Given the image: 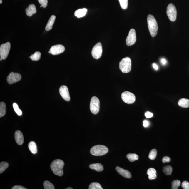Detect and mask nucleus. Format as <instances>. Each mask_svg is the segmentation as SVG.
Here are the masks:
<instances>
[{
  "mask_svg": "<svg viewBox=\"0 0 189 189\" xmlns=\"http://www.w3.org/2000/svg\"><path fill=\"white\" fill-rule=\"evenodd\" d=\"M121 98L125 103L128 104H133L136 100L135 95L128 91H126L123 93L121 95Z\"/></svg>",
  "mask_w": 189,
  "mask_h": 189,
  "instance_id": "7",
  "label": "nucleus"
},
{
  "mask_svg": "<svg viewBox=\"0 0 189 189\" xmlns=\"http://www.w3.org/2000/svg\"><path fill=\"white\" fill-rule=\"evenodd\" d=\"M100 108V102L98 98L96 97H93L91 99L90 104V109L91 112L93 114H97L99 112Z\"/></svg>",
  "mask_w": 189,
  "mask_h": 189,
  "instance_id": "5",
  "label": "nucleus"
},
{
  "mask_svg": "<svg viewBox=\"0 0 189 189\" xmlns=\"http://www.w3.org/2000/svg\"><path fill=\"white\" fill-rule=\"evenodd\" d=\"M116 170L117 172L123 177L128 179H130L131 178V174L128 170H124L118 166L116 167Z\"/></svg>",
  "mask_w": 189,
  "mask_h": 189,
  "instance_id": "14",
  "label": "nucleus"
},
{
  "mask_svg": "<svg viewBox=\"0 0 189 189\" xmlns=\"http://www.w3.org/2000/svg\"><path fill=\"white\" fill-rule=\"evenodd\" d=\"M178 104L182 108H189V100L186 98H182L179 101Z\"/></svg>",
  "mask_w": 189,
  "mask_h": 189,
  "instance_id": "21",
  "label": "nucleus"
},
{
  "mask_svg": "<svg viewBox=\"0 0 189 189\" xmlns=\"http://www.w3.org/2000/svg\"><path fill=\"white\" fill-rule=\"evenodd\" d=\"M44 188L45 189H54L55 188L52 183L50 182L46 181L44 182L43 183Z\"/></svg>",
  "mask_w": 189,
  "mask_h": 189,
  "instance_id": "29",
  "label": "nucleus"
},
{
  "mask_svg": "<svg viewBox=\"0 0 189 189\" xmlns=\"http://www.w3.org/2000/svg\"><path fill=\"white\" fill-rule=\"evenodd\" d=\"M41 54L39 52H36L34 53V54L31 55L30 58L33 61H38L41 58Z\"/></svg>",
  "mask_w": 189,
  "mask_h": 189,
  "instance_id": "26",
  "label": "nucleus"
},
{
  "mask_svg": "<svg viewBox=\"0 0 189 189\" xmlns=\"http://www.w3.org/2000/svg\"><path fill=\"white\" fill-rule=\"evenodd\" d=\"M64 163L61 160L56 159L53 161L51 165V170L55 175L61 177L63 174Z\"/></svg>",
  "mask_w": 189,
  "mask_h": 189,
  "instance_id": "1",
  "label": "nucleus"
},
{
  "mask_svg": "<svg viewBox=\"0 0 189 189\" xmlns=\"http://www.w3.org/2000/svg\"><path fill=\"white\" fill-rule=\"evenodd\" d=\"M89 189H103L100 183H98L93 182L91 183L89 187Z\"/></svg>",
  "mask_w": 189,
  "mask_h": 189,
  "instance_id": "27",
  "label": "nucleus"
},
{
  "mask_svg": "<svg viewBox=\"0 0 189 189\" xmlns=\"http://www.w3.org/2000/svg\"><path fill=\"white\" fill-rule=\"evenodd\" d=\"M66 189H73V188L71 187H68V188H66Z\"/></svg>",
  "mask_w": 189,
  "mask_h": 189,
  "instance_id": "42",
  "label": "nucleus"
},
{
  "mask_svg": "<svg viewBox=\"0 0 189 189\" xmlns=\"http://www.w3.org/2000/svg\"><path fill=\"white\" fill-rule=\"evenodd\" d=\"M147 22L150 34L152 37H155L156 36L158 30L157 21L153 16L149 14L148 16Z\"/></svg>",
  "mask_w": 189,
  "mask_h": 189,
  "instance_id": "2",
  "label": "nucleus"
},
{
  "mask_svg": "<svg viewBox=\"0 0 189 189\" xmlns=\"http://www.w3.org/2000/svg\"><path fill=\"white\" fill-rule=\"evenodd\" d=\"M12 189H26V188H24L21 186H15L13 187Z\"/></svg>",
  "mask_w": 189,
  "mask_h": 189,
  "instance_id": "38",
  "label": "nucleus"
},
{
  "mask_svg": "<svg viewBox=\"0 0 189 189\" xmlns=\"http://www.w3.org/2000/svg\"><path fill=\"white\" fill-rule=\"evenodd\" d=\"M172 189H178L181 185L180 181L178 180H174L172 183Z\"/></svg>",
  "mask_w": 189,
  "mask_h": 189,
  "instance_id": "32",
  "label": "nucleus"
},
{
  "mask_svg": "<svg viewBox=\"0 0 189 189\" xmlns=\"http://www.w3.org/2000/svg\"><path fill=\"white\" fill-rule=\"evenodd\" d=\"M6 112V105L5 103L1 102L0 103V117H2Z\"/></svg>",
  "mask_w": 189,
  "mask_h": 189,
  "instance_id": "23",
  "label": "nucleus"
},
{
  "mask_svg": "<svg viewBox=\"0 0 189 189\" xmlns=\"http://www.w3.org/2000/svg\"><path fill=\"white\" fill-rule=\"evenodd\" d=\"M170 158L167 156L163 157L162 160L163 163H164L166 162H170Z\"/></svg>",
  "mask_w": 189,
  "mask_h": 189,
  "instance_id": "36",
  "label": "nucleus"
},
{
  "mask_svg": "<svg viewBox=\"0 0 189 189\" xmlns=\"http://www.w3.org/2000/svg\"><path fill=\"white\" fill-rule=\"evenodd\" d=\"M136 36L134 29H131L126 40V45L130 46L133 45L136 42Z\"/></svg>",
  "mask_w": 189,
  "mask_h": 189,
  "instance_id": "10",
  "label": "nucleus"
},
{
  "mask_svg": "<svg viewBox=\"0 0 189 189\" xmlns=\"http://www.w3.org/2000/svg\"><path fill=\"white\" fill-rule=\"evenodd\" d=\"M109 151L107 147L102 145H97L93 147L91 150L92 155L96 156H102L106 155Z\"/></svg>",
  "mask_w": 189,
  "mask_h": 189,
  "instance_id": "3",
  "label": "nucleus"
},
{
  "mask_svg": "<svg viewBox=\"0 0 189 189\" xmlns=\"http://www.w3.org/2000/svg\"><path fill=\"white\" fill-rule=\"evenodd\" d=\"M153 68L155 70H158V66L155 63L153 64Z\"/></svg>",
  "mask_w": 189,
  "mask_h": 189,
  "instance_id": "40",
  "label": "nucleus"
},
{
  "mask_svg": "<svg viewBox=\"0 0 189 189\" xmlns=\"http://www.w3.org/2000/svg\"><path fill=\"white\" fill-rule=\"evenodd\" d=\"M21 79V74L12 72L9 75L7 78V80L9 84H12L20 81Z\"/></svg>",
  "mask_w": 189,
  "mask_h": 189,
  "instance_id": "11",
  "label": "nucleus"
},
{
  "mask_svg": "<svg viewBox=\"0 0 189 189\" xmlns=\"http://www.w3.org/2000/svg\"><path fill=\"white\" fill-rule=\"evenodd\" d=\"M29 148L30 151L33 154H36L37 153V146H36L35 142L32 141L29 143Z\"/></svg>",
  "mask_w": 189,
  "mask_h": 189,
  "instance_id": "22",
  "label": "nucleus"
},
{
  "mask_svg": "<svg viewBox=\"0 0 189 189\" xmlns=\"http://www.w3.org/2000/svg\"><path fill=\"white\" fill-rule=\"evenodd\" d=\"M13 106L14 109V111L18 116H21L22 115V112L21 110L19 109V106L18 104L15 103H14L13 104Z\"/></svg>",
  "mask_w": 189,
  "mask_h": 189,
  "instance_id": "31",
  "label": "nucleus"
},
{
  "mask_svg": "<svg viewBox=\"0 0 189 189\" xmlns=\"http://www.w3.org/2000/svg\"><path fill=\"white\" fill-rule=\"evenodd\" d=\"M87 11V9L86 8L79 9L75 12L74 15L77 18H81L86 15Z\"/></svg>",
  "mask_w": 189,
  "mask_h": 189,
  "instance_id": "19",
  "label": "nucleus"
},
{
  "mask_svg": "<svg viewBox=\"0 0 189 189\" xmlns=\"http://www.w3.org/2000/svg\"><path fill=\"white\" fill-rule=\"evenodd\" d=\"M145 115L147 118H150L153 116V114L149 111H148L145 113Z\"/></svg>",
  "mask_w": 189,
  "mask_h": 189,
  "instance_id": "37",
  "label": "nucleus"
},
{
  "mask_svg": "<svg viewBox=\"0 0 189 189\" xmlns=\"http://www.w3.org/2000/svg\"><path fill=\"white\" fill-rule=\"evenodd\" d=\"M157 153V150L155 149H152L151 150L150 152L149 155H148L149 159L151 160H155L156 157Z\"/></svg>",
  "mask_w": 189,
  "mask_h": 189,
  "instance_id": "30",
  "label": "nucleus"
},
{
  "mask_svg": "<svg viewBox=\"0 0 189 189\" xmlns=\"http://www.w3.org/2000/svg\"><path fill=\"white\" fill-rule=\"evenodd\" d=\"M161 63H162L163 65H165L166 63V61L165 59H164V58H163V59L161 60Z\"/></svg>",
  "mask_w": 189,
  "mask_h": 189,
  "instance_id": "41",
  "label": "nucleus"
},
{
  "mask_svg": "<svg viewBox=\"0 0 189 189\" xmlns=\"http://www.w3.org/2000/svg\"><path fill=\"white\" fill-rule=\"evenodd\" d=\"M89 168L92 170L99 172L102 171L104 170L103 166L100 163L91 164L89 165Z\"/></svg>",
  "mask_w": 189,
  "mask_h": 189,
  "instance_id": "18",
  "label": "nucleus"
},
{
  "mask_svg": "<svg viewBox=\"0 0 189 189\" xmlns=\"http://www.w3.org/2000/svg\"><path fill=\"white\" fill-rule=\"evenodd\" d=\"M15 139L16 143L19 145H21L24 142V138L23 134L19 130H17L15 133Z\"/></svg>",
  "mask_w": 189,
  "mask_h": 189,
  "instance_id": "15",
  "label": "nucleus"
},
{
  "mask_svg": "<svg viewBox=\"0 0 189 189\" xmlns=\"http://www.w3.org/2000/svg\"><path fill=\"white\" fill-rule=\"evenodd\" d=\"M121 8L126 10L128 8V0H119Z\"/></svg>",
  "mask_w": 189,
  "mask_h": 189,
  "instance_id": "33",
  "label": "nucleus"
},
{
  "mask_svg": "<svg viewBox=\"0 0 189 189\" xmlns=\"http://www.w3.org/2000/svg\"><path fill=\"white\" fill-rule=\"evenodd\" d=\"M120 69L124 73H129L131 69V61L129 57L125 58L120 62Z\"/></svg>",
  "mask_w": 189,
  "mask_h": 189,
  "instance_id": "4",
  "label": "nucleus"
},
{
  "mask_svg": "<svg viewBox=\"0 0 189 189\" xmlns=\"http://www.w3.org/2000/svg\"><path fill=\"white\" fill-rule=\"evenodd\" d=\"M182 187L184 189H189V183L187 181L183 182L182 184Z\"/></svg>",
  "mask_w": 189,
  "mask_h": 189,
  "instance_id": "35",
  "label": "nucleus"
},
{
  "mask_svg": "<svg viewBox=\"0 0 189 189\" xmlns=\"http://www.w3.org/2000/svg\"><path fill=\"white\" fill-rule=\"evenodd\" d=\"M102 47L101 44L98 43L93 47L92 50L91 54L93 58L96 59L100 58L102 56Z\"/></svg>",
  "mask_w": 189,
  "mask_h": 189,
  "instance_id": "9",
  "label": "nucleus"
},
{
  "mask_svg": "<svg viewBox=\"0 0 189 189\" xmlns=\"http://www.w3.org/2000/svg\"><path fill=\"white\" fill-rule=\"evenodd\" d=\"M65 50V48L61 45H57L52 46L50 49L49 53L53 55H58L63 53Z\"/></svg>",
  "mask_w": 189,
  "mask_h": 189,
  "instance_id": "12",
  "label": "nucleus"
},
{
  "mask_svg": "<svg viewBox=\"0 0 189 189\" xmlns=\"http://www.w3.org/2000/svg\"><path fill=\"white\" fill-rule=\"evenodd\" d=\"M167 14L170 21H175L177 19V9L175 6L172 3L170 4L167 7Z\"/></svg>",
  "mask_w": 189,
  "mask_h": 189,
  "instance_id": "6",
  "label": "nucleus"
},
{
  "mask_svg": "<svg viewBox=\"0 0 189 189\" xmlns=\"http://www.w3.org/2000/svg\"><path fill=\"white\" fill-rule=\"evenodd\" d=\"M56 16L54 15H52L51 16L46 26L45 27V30L47 31H49L52 29L53 26L54 24Z\"/></svg>",
  "mask_w": 189,
  "mask_h": 189,
  "instance_id": "20",
  "label": "nucleus"
},
{
  "mask_svg": "<svg viewBox=\"0 0 189 189\" xmlns=\"http://www.w3.org/2000/svg\"><path fill=\"white\" fill-rule=\"evenodd\" d=\"M9 167V164L8 163L4 162H2L0 164V173H2L7 168Z\"/></svg>",
  "mask_w": 189,
  "mask_h": 189,
  "instance_id": "28",
  "label": "nucleus"
},
{
  "mask_svg": "<svg viewBox=\"0 0 189 189\" xmlns=\"http://www.w3.org/2000/svg\"><path fill=\"white\" fill-rule=\"evenodd\" d=\"M2 3V0H0V3L1 4Z\"/></svg>",
  "mask_w": 189,
  "mask_h": 189,
  "instance_id": "43",
  "label": "nucleus"
},
{
  "mask_svg": "<svg viewBox=\"0 0 189 189\" xmlns=\"http://www.w3.org/2000/svg\"><path fill=\"white\" fill-rule=\"evenodd\" d=\"M172 167L170 166H165L163 168V172L167 175H171L172 172Z\"/></svg>",
  "mask_w": 189,
  "mask_h": 189,
  "instance_id": "25",
  "label": "nucleus"
},
{
  "mask_svg": "<svg viewBox=\"0 0 189 189\" xmlns=\"http://www.w3.org/2000/svg\"><path fill=\"white\" fill-rule=\"evenodd\" d=\"M127 158L130 162H133L136 160H137L139 159V157L137 154L129 153L127 155Z\"/></svg>",
  "mask_w": 189,
  "mask_h": 189,
  "instance_id": "24",
  "label": "nucleus"
},
{
  "mask_svg": "<svg viewBox=\"0 0 189 189\" xmlns=\"http://www.w3.org/2000/svg\"><path fill=\"white\" fill-rule=\"evenodd\" d=\"M147 173L148 175V178L150 180H154L156 178L157 172L155 169L150 168L147 170Z\"/></svg>",
  "mask_w": 189,
  "mask_h": 189,
  "instance_id": "17",
  "label": "nucleus"
},
{
  "mask_svg": "<svg viewBox=\"0 0 189 189\" xmlns=\"http://www.w3.org/2000/svg\"><path fill=\"white\" fill-rule=\"evenodd\" d=\"M26 12L27 16H31L33 14H36V9L35 5L34 4H31L29 5L28 8L26 9Z\"/></svg>",
  "mask_w": 189,
  "mask_h": 189,
  "instance_id": "16",
  "label": "nucleus"
},
{
  "mask_svg": "<svg viewBox=\"0 0 189 189\" xmlns=\"http://www.w3.org/2000/svg\"><path fill=\"white\" fill-rule=\"evenodd\" d=\"M11 48V44L9 42L3 44L0 46V56L3 59H6Z\"/></svg>",
  "mask_w": 189,
  "mask_h": 189,
  "instance_id": "8",
  "label": "nucleus"
},
{
  "mask_svg": "<svg viewBox=\"0 0 189 189\" xmlns=\"http://www.w3.org/2000/svg\"><path fill=\"white\" fill-rule=\"evenodd\" d=\"M59 93L61 96L64 100L66 101H69L70 100L68 89L67 86H61L60 88Z\"/></svg>",
  "mask_w": 189,
  "mask_h": 189,
  "instance_id": "13",
  "label": "nucleus"
},
{
  "mask_svg": "<svg viewBox=\"0 0 189 189\" xmlns=\"http://www.w3.org/2000/svg\"><path fill=\"white\" fill-rule=\"evenodd\" d=\"M38 1L42 7L45 8L47 7L48 4L47 0H38Z\"/></svg>",
  "mask_w": 189,
  "mask_h": 189,
  "instance_id": "34",
  "label": "nucleus"
},
{
  "mask_svg": "<svg viewBox=\"0 0 189 189\" xmlns=\"http://www.w3.org/2000/svg\"><path fill=\"white\" fill-rule=\"evenodd\" d=\"M149 125V123L147 120H144L143 122V126L144 127H147Z\"/></svg>",
  "mask_w": 189,
  "mask_h": 189,
  "instance_id": "39",
  "label": "nucleus"
}]
</instances>
